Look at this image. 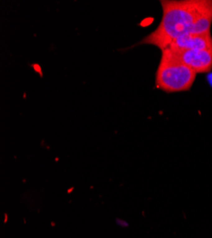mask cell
I'll use <instances>...</instances> for the list:
<instances>
[{
	"mask_svg": "<svg viewBox=\"0 0 212 238\" xmlns=\"http://www.w3.org/2000/svg\"><path fill=\"white\" fill-rule=\"evenodd\" d=\"M163 15L158 27L138 45H152L161 50L189 33H211L212 0H161Z\"/></svg>",
	"mask_w": 212,
	"mask_h": 238,
	"instance_id": "1",
	"label": "cell"
},
{
	"mask_svg": "<svg viewBox=\"0 0 212 238\" xmlns=\"http://www.w3.org/2000/svg\"><path fill=\"white\" fill-rule=\"evenodd\" d=\"M197 74L183 64L171 50H162L155 74L156 88L167 93L187 92L191 89Z\"/></svg>",
	"mask_w": 212,
	"mask_h": 238,
	"instance_id": "2",
	"label": "cell"
},
{
	"mask_svg": "<svg viewBox=\"0 0 212 238\" xmlns=\"http://www.w3.org/2000/svg\"><path fill=\"white\" fill-rule=\"evenodd\" d=\"M170 50L183 64L196 74H207L212 71V50Z\"/></svg>",
	"mask_w": 212,
	"mask_h": 238,
	"instance_id": "3",
	"label": "cell"
},
{
	"mask_svg": "<svg viewBox=\"0 0 212 238\" xmlns=\"http://www.w3.org/2000/svg\"><path fill=\"white\" fill-rule=\"evenodd\" d=\"M173 50H212V36L206 35H189L183 36L174 40L168 47Z\"/></svg>",
	"mask_w": 212,
	"mask_h": 238,
	"instance_id": "4",
	"label": "cell"
}]
</instances>
